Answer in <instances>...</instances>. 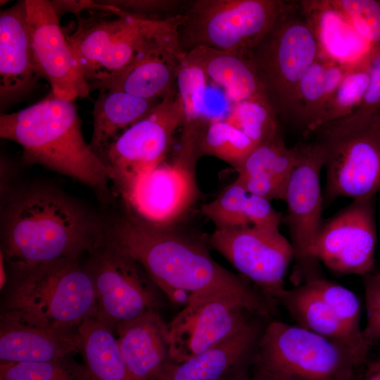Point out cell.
I'll return each mask as SVG.
<instances>
[{
  "mask_svg": "<svg viewBox=\"0 0 380 380\" xmlns=\"http://www.w3.org/2000/svg\"><path fill=\"white\" fill-rule=\"evenodd\" d=\"M369 82L362 102L348 116L332 122L340 127L366 125L380 115V44L374 47L368 61Z\"/></svg>",
  "mask_w": 380,
  "mask_h": 380,
  "instance_id": "cell-38",
  "label": "cell"
},
{
  "mask_svg": "<svg viewBox=\"0 0 380 380\" xmlns=\"http://www.w3.org/2000/svg\"><path fill=\"white\" fill-rule=\"evenodd\" d=\"M365 380H380V360L374 371Z\"/></svg>",
  "mask_w": 380,
  "mask_h": 380,
  "instance_id": "cell-43",
  "label": "cell"
},
{
  "mask_svg": "<svg viewBox=\"0 0 380 380\" xmlns=\"http://www.w3.org/2000/svg\"><path fill=\"white\" fill-rule=\"evenodd\" d=\"M280 0H196L182 13V49L197 46L250 57L288 8Z\"/></svg>",
  "mask_w": 380,
  "mask_h": 380,
  "instance_id": "cell-7",
  "label": "cell"
},
{
  "mask_svg": "<svg viewBox=\"0 0 380 380\" xmlns=\"http://www.w3.org/2000/svg\"><path fill=\"white\" fill-rule=\"evenodd\" d=\"M195 165L177 157L143 175L124 199L141 219L171 226L190 208L197 195Z\"/></svg>",
  "mask_w": 380,
  "mask_h": 380,
  "instance_id": "cell-17",
  "label": "cell"
},
{
  "mask_svg": "<svg viewBox=\"0 0 380 380\" xmlns=\"http://www.w3.org/2000/svg\"><path fill=\"white\" fill-rule=\"evenodd\" d=\"M1 248L9 266L79 259L101 246L105 230L81 205L57 190L22 189L7 202Z\"/></svg>",
  "mask_w": 380,
  "mask_h": 380,
  "instance_id": "cell-2",
  "label": "cell"
},
{
  "mask_svg": "<svg viewBox=\"0 0 380 380\" xmlns=\"http://www.w3.org/2000/svg\"><path fill=\"white\" fill-rule=\"evenodd\" d=\"M108 5L77 16L75 31L67 35L88 83L114 77L146 55L182 52L181 14L147 18Z\"/></svg>",
  "mask_w": 380,
  "mask_h": 380,
  "instance_id": "cell-4",
  "label": "cell"
},
{
  "mask_svg": "<svg viewBox=\"0 0 380 380\" xmlns=\"http://www.w3.org/2000/svg\"><path fill=\"white\" fill-rule=\"evenodd\" d=\"M160 101L144 99L120 91H101L92 112L91 148L101 158L120 134L146 117Z\"/></svg>",
  "mask_w": 380,
  "mask_h": 380,
  "instance_id": "cell-27",
  "label": "cell"
},
{
  "mask_svg": "<svg viewBox=\"0 0 380 380\" xmlns=\"http://www.w3.org/2000/svg\"><path fill=\"white\" fill-rule=\"evenodd\" d=\"M127 368L137 380H158L170 357L169 324L159 311L120 323L114 331Z\"/></svg>",
  "mask_w": 380,
  "mask_h": 380,
  "instance_id": "cell-20",
  "label": "cell"
},
{
  "mask_svg": "<svg viewBox=\"0 0 380 380\" xmlns=\"http://www.w3.org/2000/svg\"><path fill=\"white\" fill-rule=\"evenodd\" d=\"M279 224L215 229L210 246L268 298L276 301L286 289L284 277L294 260L291 242ZM279 304V303H278Z\"/></svg>",
  "mask_w": 380,
  "mask_h": 380,
  "instance_id": "cell-13",
  "label": "cell"
},
{
  "mask_svg": "<svg viewBox=\"0 0 380 380\" xmlns=\"http://www.w3.org/2000/svg\"><path fill=\"white\" fill-rule=\"evenodd\" d=\"M298 6L316 37L318 56L348 67L369 58L375 46L362 38L328 1H301Z\"/></svg>",
  "mask_w": 380,
  "mask_h": 380,
  "instance_id": "cell-21",
  "label": "cell"
},
{
  "mask_svg": "<svg viewBox=\"0 0 380 380\" xmlns=\"http://www.w3.org/2000/svg\"><path fill=\"white\" fill-rule=\"evenodd\" d=\"M296 325L343 345L366 359L370 346L352 334L322 298L307 284L285 289L278 300Z\"/></svg>",
  "mask_w": 380,
  "mask_h": 380,
  "instance_id": "cell-24",
  "label": "cell"
},
{
  "mask_svg": "<svg viewBox=\"0 0 380 380\" xmlns=\"http://www.w3.org/2000/svg\"><path fill=\"white\" fill-rule=\"evenodd\" d=\"M0 380H92L84 364L70 357L47 362H4Z\"/></svg>",
  "mask_w": 380,
  "mask_h": 380,
  "instance_id": "cell-35",
  "label": "cell"
},
{
  "mask_svg": "<svg viewBox=\"0 0 380 380\" xmlns=\"http://www.w3.org/2000/svg\"><path fill=\"white\" fill-rule=\"evenodd\" d=\"M298 10L290 3L250 56L268 102L288 124L299 82L319 53L312 28Z\"/></svg>",
  "mask_w": 380,
  "mask_h": 380,
  "instance_id": "cell-8",
  "label": "cell"
},
{
  "mask_svg": "<svg viewBox=\"0 0 380 380\" xmlns=\"http://www.w3.org/2000/svg\"><path fill=\"white\" fill-rule=\"evenodd\" d=\"M0 322L77 329L97 312L91 279L79 259L10 266Z\"/></svg>",
  "mask_w": 380,
  "mask_h": 380,
  "instance_id": "cell-5",
  "label": "cell"
},
{
  "mask_svg": "<svg viewBox=\"0 0 380 380\" xmlns=\"http://www.w3.org/2000/svg\"><path fill=\"white\" fill-rule=\"evenodd\" d=\"M39 80L32 61L25 1H20L0 12L1 109L29 94Z\"/></svg>",
  "mask_w": 380,
  "mask_h": 380,
  "instance_id": "cell-19",
  "label": "cell"
},
{
  "mask_svg": "<svg viewBox=\"0 0 380 380\" xmlns=\"http://www.w3.org/2000/svg\"><path fill=\"white\" fill-rule=\"evenodd\" d=\"M270 318L258 315L246 327L189 360L170 362L158 380H248Z\"/></svg>",
  "mask_w": 380,
  "mask_h": 380,
  "instance_id": "cell-18",
  "label": "cell"
},
{
  "mask_svg": "<svg viewBox=\"0 0 380 380\" xmlns=\"http://www.w3.org/2000/svg\"><path fill=\"white\" fill-rule=\"evenodd\" d=\"M368 61L348 72L331 94L323 109L320 130L350 115L359 106L369 82Z\"/></svg>",
  "mask_w": 380,
  "mask_h": 380,
  "instance_id": "cell-34",
  "label": "cell"
},
{
  "mask_svg": "<svg viewBox=\"0 0 380 380\" xmlns=\"http://www.w3.org/2000/svg\"><path fill=\"white\" fill-rule=\"evenodd\" d=\"M374 198L353 200L323 220L314 255L338 274L365 276L372 272L377 241Z\"/></svg>",
  "mask_w": 380,
  "mask_h": 380,
  "instance_id": "cell-15",
  "label": "cell"
},
{
  "mask_svg": "<svg viewBox=\"0 0 380 380\" xmlns=\"http://www.w3.org/2000/svg\"><path fill=\"white\" fill-rule=\"evenodd\" d=\"M353 68L318 56L299 82L289 125L303 134L319 131L327 101Z\"/></svg>",
  "mask_w": 380,
  "mask_h": 380,
  "instance_id": "cell-26",
  "label": "cell"
},
{
  "mask_svg": "<svg viewBox=\"0 0 380 380\" xmlns=\"http://www.w3.org/2000/svg\"><path fill=\"white\" fill-rule=\"evenodd\" d=\"M186 56L202 69L208 80L220 86L233 103L267 100L250 57L205 46L191 49Z\"/></svg>",
  "mask_w": 380,
  "mask_h": 380,
  "instance_id": "cell-25",
  "label": "cell"
},
{
  "mask_svg": "<svg viewBox=\"0 0 380 380\" xmlns=\"http://www.w3.org/2000/svg\"><path fill=\"white\" fill-rule=\"evenodd\" d=\"M365 360L298 325L270 320L252 367L253 374L269 380H351Z\"/></svg>",
  "mask_w": 380,
  "mask_h": 380,
  "instance_id": "cell-6",
  "label": "cell"
},
{
  "mask_svg": "<svg viewBox=\"0 0 380 380\" xmlns=\"http://www.w3.org/2000/svg\"><path fill=\"white\" fill-rule=\"evenodd\" d=\"M324 148V202L340 197L374 198L380 193V125L376 118L356 127L329 125L317 132Z\"/></svg>",
  "mask_w": 380,
  "mask_h": 380,
  "instance_id": "cell-11",
  "label": "cell"
},
{
  "mask_svg": "<svg viewBox=\"0 0 380 380\" xmlns=\"http://www.w3.org/2000/svg\"><path fill=\"white\" fill-rule=\"evenodd\" d=\"M296 158L295 146L288 148L279 132L258 144L236 171L238 176L272 179L288 183Z\"/></svg>",
  "mask_w": 380,
  "mask_h": 380,
  "instance_id": "cell-31",
  "label": "cell"
},
{
  "mask_svg": "<svg viewBox=\"0 0 380 380\" xmlns=\"http://www.w3.org/2000/svg\"><path fill=\"white\" fill-rule=\"evenodd\" d=\"M182 119V101L174 89L106 148L101 158L124 199L143 175L164 162Z\"/></svg>",
  "mask_w": 380,
  "mask_h": 380,
  "instance_id": "cell-12",
  "label": "cell"
},
{
  "mask_svg": "<svg viewBox=\"0 0 380 380\" xmlns=\"http://www.w3.org/2000/svg\"><path fill=\"white\" fill-rule=\"evenodd\" d=\"M89 254L84 265L95 290L96 317L113 333L118 324L160 312L169 302L137 261L105 241Z\"/></svg>",
  "mask_w": 380,
  "mask_h": 380,
  "instance_id": "cell-9",
  "label": "cell"
},
{
  "mask_svg": "<svg viewBox=\"0 0 380 380\" xmlns=\"http://www.w3.org/2000/svg\"><path fill=\"white\" fill-rule=\"evenodd\" d=\"M120 11L147 18H160L157 15L174 16L182 13L188 3L179 0H116L102 1Z\"/></svg>",
  "mask_w": 380,
  "mask_h": 380,
  "instance_id": "cell-39",
  "label": "cell"
},
{
  "mask_svg": "<svg viewBox=\"0 0 380 380\" xmlns=\"http://www.w3.org/2000/svg\"><path fill=\"white\" fill-rule=\"evenodd\" d=\"M104 241L137 261L171 303L186 305L189 297L221 296L264 317L278 314L276 301L213 259L208 239L172 225L151 224L127 208L105 230Z\"/></svg>",
  "mask_w": 380,
  "mask_h": 380,
  "instance_id": "cell-1",
  "label": "cell"
},
{
  "mask_svg": "<svg viewBox=\"0 0 380 380\" xmlns=\"http://www.w3.org/2000/svg\"><path fill=\"white\" fill-rule=\"evenodd\" d=\"M248 380H269V379H265V378L262 377V376H258V375L253 374L252 378H250Z\"/></svg>",
  "mask_w": 380,
  "mask_h": 380,
  "instance_id": "cell-44",
  "label": "cell"
},
{
  "mask_svg": "<svg viewBox=\"0 0 380 380\" xmlns=\"http://www.w3.org/2000/svg\"><path fill=\"white\" fill-rule=\"evenodd\" d=\"M185 54L145 56L114 77L89 82L90 91H120L144 99L161 100L175 89Z\"/></svg>",
  "mask_w": 380,
  "mask_h": 380,
  "instance_id": "cell-23",
  "label": "cell"
},
{
  "mask_svg": "<svg viewBox=\"0 0 380 380\" xmlns=\"http://www.w3.org/2000/svg\"><path fill=\"white\" fill-rule=\"evenodd\" d=\"M224 118L256 145L281 132L279 118L266 99L234 103Z\"/></svg>",
  "mask_w": 380,
  "mask_h": 380,
  "instance_id": "cell-33",
  "label": "cell"
},
{
  "mask_svg": "<svg viewBox=\"0 0 380 380\" xmlns=\"http://www.w3.org/2000/svg\"><path fill=\"white\" fill-rule=\"evenodd\" d=\"M32 61L38 77L46 80L57 98H89L81 65L63 32L51 1L25 0Z\"/></svg>",
  "mask_w": 380,
  "mask_h": 380,
  "instance_id": "cell-14",
  "label": "cell"
},
{
  "mask_svg": "<svg viewBox=\"0 0 380 380\" xmlns=\"http://www.w3.org/2000/svg\"><path fill=\"white\" fill-rule=\"evenodd\" d=\"M305 283L322 298L352 334L364 338L360 328L361 305L353 291L323 276Z\"/></svg>",
  "mask_w": 380,
  "mask_h": 380,
  "instance_id": "cell-36",
  "label": "cell"
},
{
  "mask_svg": "<svg viewBox=\"0 0 380 380\" xmlns=\"http://www.w3.org/2000/svg\"><path fill=\"white\" fill-rule=\"evenodd\" d=\"M367 323L362 329L364 338L371 347L380 340V272L363 277Z\"/></svg>",
  "mask_w": 380,
  "mask_h": 380,
  "instance_id": "cell-40",
  "label": "cell"
},
{
  "mask_svg": "<svg viewBox=\"0 0 380 380\" xmlns=\"http://www.w3.org/2000/svg\"><path fill=\"white\" fill-rule=\"evenodd\" d=\"M0 137L20 145L26 163L43 166L105 193L103 160L85 141L74 101L51 92L33 105L0 116Z\"/></svg>",
  "mask_w": 380,
  "mask_h": 380,
  "instance_id": "cell-3",
  "label": "cell"
},
{
  "mask_svg": "<svg viewBox=\"0 0 380 380\" xmlns=\"http://www.w3.org/2000/svg\"><path fill=\"white\" fill-rule=\"evenodd\" d=\"M201 212L215 229L280 224L282 218L270 201L249 194L236 179L216 198L202 205Z\"/></svg>",
  "mask_w": 380,
  "mask_h": 380,
  "instance_id": "cell-29",
  "label": "cell"
},
{
  "mask_svg": "<svg viewBox=\"0 0 380 380\" xmlns=\"http://www.w3.org/2000/svg\"><path fill=\"white\" fill-rule=\"evenodd\" d=\"M84 364L92 380H137L121 355L113 331L96 317L79 327Z\"/></svg>",
  "mask_w": 380,
  "mask_h": 380,
  "instance_id": "cell-30",
  "label": "cell"
},
{
  "mask_svg": "<svg viewBox=\"0 0 380 380\" xmlns=\"http://www.w3.org/2000/svg\"><path fill=\"white\" fill-rule=\"evenodd\" d=\"M329 4L374 46L380 44V0H332Z\"/></svg>",
  "mask_w": 380,
  "mask_h": 380,
  "instance_id": "cell-37",
  "label": "cell"
},
{
  "mask_svg": "<svg viewBox=\"0 0 380 380\" xmlns=\"http://www.w3.org/2000/svg\"><path fill=\"white\" fill-rule=\"evenodd\" d=\"M296 162L286 188V217L294 265L290 277L295 286L322 277L320 263L314 255V245L323 222L324 197L320 173L324 167V148L316 139L295 146Z\"/></svg>",
  "mask_w": 380,
  "mask_h": 380,
  "instance_id": "cell-10",
  "label": "cell"
},
{
  "mask_svg": "<svg viewBox=\"0 0 380 380\" xmlns=\"http://www.w3.org/2000/svg\"><path fill=\"white\" fill-rule=\"evenodd\" d=\"M4 257L1 252H0V288L2 289V288L5 286V284L7 283L6 279V269L4 266Z\"/></svg>",
  "mask_w": 380,
  "mask_h": 380,
  "instance_id": "cell-42",
  "label": "cell"
},
{
  "mask_svg": "<svg viewBox=\"0 0 380 380\" xmlns=\"http://www.w3.org/2000/svg\"><path fill=\"white\" fill-rule=\"evenodd\" d=\"M256 146L224 117H214L201 139L199 154L219 158L236 170Z\"/></svg>",
  "mask_w": 380,
  "mask_h": 380,
  "instance_id": "cell-32",
  "label": "cell"
},
{
  "mask_svg": "<svg viewBox=\"0 0 380 380\" xmlns=\"http://www.w3.org/2000/svg\"><path fill=\"white\" fill-rule=\"evenodd\" d=\"M53 8L56 15L60 18L65 13H70L76 16L80 15L82 13L94 9H103L108 8V5L103 4L101 1H94L89 0H58L51 1Z\"/></svg>",
  "mask_w": 380,
  "mask_h": 380,
  "instance_id": "cell-41",
  "label": "cell"
},
{
  "mask_svg": "<svg viewBox=\"0 0 380 380\" xmlns=\"http://www.w3.org/2000/svg\"><path fill=\"white\" fill-rule=\"evenodd\" d=\"M376 119H377V121H378V122H379V124L380 125V115L378 117H376Z\"/></svg>",
  "mask_w": 380,
  "mask_h": 380,
  "instance_id": "cell-45",
  "label": "cell"
},
{
  "mask_svg": "<svg viewBox=\"0 0 380 380\" xmlns=\"http://www.w3.org/2000/svg\"><path fill=\"white\" fill-rule=\"evenodd\" d=\"M208 80L202 69L185 54L176 81L183 110L182 133L177 156L194 164L200 156L201 139L212 118L208 116L205 110Z\"/></svg>",
  "mask_w": 380,
  "mask_h": 380,
  "instance_id": "cell-28",
  "label": "cell"
},
{
  "mask_svg": "<svg viewBox=\"0 0 380 380\" xmlns=\"http://www.w3.org/2000/svg\"><path fill=\"white\" fill-rule=\"evenodd\" d=\"M79 329L62 330L0 322V360L47 362L81 352Z\"/></svg>",
  "mask_w": 380,
  "mask_h": 380,
  "instance_id": "cell-22",
  "label": "cell"
},
{
  "mask_svg": "<svg viewBox=\"0 0 380 380\" xmlns=\"http://www.w3.org/2000/svg\"><path fill=\"white\" fill-rule=\"evenodd\" d=\"M260 315L227 297H189L169 324L170 357L181 363L246 327Z\"/></svg>",
  "mask_w": 380,
  "mask_h": 380,
  "instance_id": "cell-16",
  "label": "cell"
}]
</instances>
